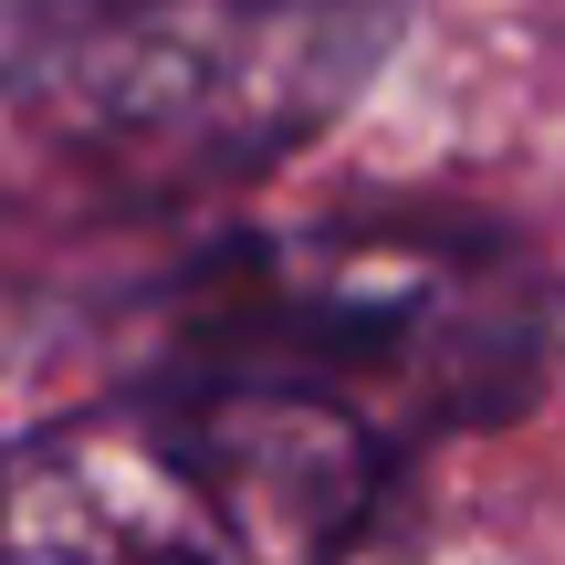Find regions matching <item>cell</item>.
<instances>
[{
  "label": "cell",
  "mask_w": 565,
  "mask_h": 565,
  "mask_svg": "<svg viewBox=\"0 0 565 565\" xmlns=\"http://www.w3.org/2000/svg\"><path fill=\"white\" fill-rule=\"evenodd\" d=\"M398 0H0V95L116 168H252L315 137Z\"/></svg>",
  "instance_id": "3"
},
{
  "label": "cell",
  "mask_w": 565,
  "mask_h": 565,
  "mask_svg": "<svg viewBox=\"0 0 565 565\" xmlns=\"http://www.w3.org/2000/svg\"><path fill=\"white\" fill-rule=\"evenodd\" d=\"M377 503V429L189 366L0 461V565H366Z\"/></svg>",
  "instance_id": "1"
},
{
  "label": "cell",
  "mask_w": 565,
  "mask_h": 565,
  "mask_svg": "<svg viewBox=\"0 0 565 565\" xmlns=\"http://www.w3.org/2000/svg\"><path fill=\"white\" fill-rule=\"evenodd\" d=\"M545 294L492 231H294L221 263L189 315V356L210 377H263L387 419H492L534 377Z\"/></svg>",
  "instance_id": "2"
}]
</instances>
